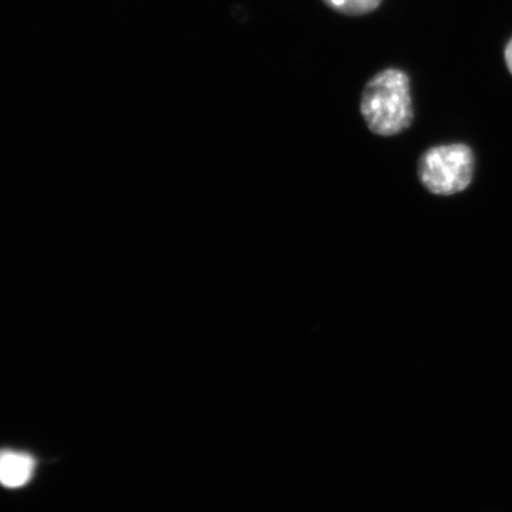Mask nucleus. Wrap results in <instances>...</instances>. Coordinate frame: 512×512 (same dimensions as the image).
Here are the masks:
<instances>
[{
  "instance_id": "nucleus-1",
  "label": "nucleus",
  "mask_w": 512,
  "mask_h": 512,
  "mask_svg": "<svg viewBox=\"0 0 512 512\" xmlns=\"http://www.w3.org/2000/svg\"><path fill=\"white\" fill-rule=\"evenodd\" d=\"M360 111L372 133L392 137L413 123L410 79L399 69L376 74L363 90Z\"/></svg>"
},
{
  "instance_id": "nucleus-2",
  "label": "nucleus",
  "mask_w": 512,
  "mask_h": 512,
  "mask_svg": "<svg viewBox=\"0 0 512 512\" xmlns=\"http://www.w3.org/2000/svg\"><path fill=\"white\" fill-rule=\"evenodd\" d=\"M474 154L466 144L430 148L420 158L419 177L430 192L453 195L466 190L474 177Z\"/></svg>"
},
{
  "instance_id": "nucleus-3",
  "label": "nucleus",
  "mask_w": 512,
  "mask_h": 512,
  "mask_svg": "<svg viewBox=\"0 0 512 512\" xmlns=\"http://www.w3.org/2000/svg\"><path fill=\"white\" fill-rule=\"evenodd\" d=\"M35 458L18 451H0V484L6 488H20L32 480Z\"/></svg>"
},
{
  "instance_id": "nucleus-4",
  "label": "nucleus",
  "mask_w": 512,
  "mask_h": 512,
  "mask_svg": "<svg viewBox=\"0 0 512 512\" xmlns=\"http://www.w3.org/2000/svg\"><path fill=\"white\" fill-rule=\"evenodd\" d=\"M330 9L348 16H362L379 8L383 0H322Z\"/></svg>"
},
{
  "instance_id": "nucleus-5",
  "label": "nucleus",
  "mask_w": 512,
  "mask_h": 512,
  "mask_svg": "<svg viewBox=\"0 0 512 512\" xmlns=\"http://www.w3.org/2000/svg\"><path fill=\"white\" fill-rule=\"evenodd\" d=\"M505 63H507L508 70L512 74V39L508 42L507 47H505Z\"/></svg>"
}]
</instances>
